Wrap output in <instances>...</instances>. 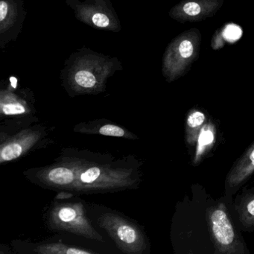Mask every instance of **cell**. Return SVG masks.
Returning a JSON list of instances; mask_svg holds the SVG:
<instances>
[{"label": "cell", "mask_w": 254, "mask_h": 254, "mask_svg": "<svg viewBox=\"0 0 254 254\" xmlns=\"http://www.w3.org/2000/svg\"><path fill=\"white\" fill-rule=\"evenodd\" d=\"M73 130L74 132L83 134L103 135L124 138L130 140L139 139L136 134L129 131L127 129L105 120L79 123L74 127Z\"/></svg>", "instance_id": "13"}, {"label": "cell", "mask_w": 254, "mask_h": 254, "mask_svg": "<svg viewBox=\"0 0 254 254\" xmlns=\"http://www.w3.org/2000/svg\"><path fill=\"white\" fill-rule=\"evenodd\" d=\"M209 236L215 254H249L243 238L235 228L227 206L222 202L207 209Z\"/></svg>", "instance_id": "5"}, {"label": "cell", "mask_w": 254, "mask_h": 254, "mask_svg": "<svg viewBox=\"0 0 254 254\" xmlns=\"http://www.w3.org/2000/svg\"><path fill=\"white\" fill-rule=\"evenodd\" d=\"M26 17L23 0H0V48L17 41Z\"/></svg>", "instance_id": "9"}, {"label": "cell", "mask_w": 254, "mask_h": 254, "mask_svg": "<svg viewBox=\"0 0 254 254\" xmlns=\"http://www.w3.org/2000/svg\"><path fill=\"white\" fill-rule=\"evenodd\" d=\"M32 253L39 254H93L95 251L81 247L68 245L62 242H52L37 245Z\"/></svg>", "instance_id": "16"}, {"label": "cell", "mask_w": 254, "mask_h": 254, "mask_svg": "<svg viewBox=\"0 0 254 254\" xmlns=\"http://www.w3.org/2000/svg\"><path fill=\"white\" fill-rule=\"evenodd\" d=\"M33 93L29 89L17 90L11 84L0 90L1 117H29L35 112Z\"/></svg>", "instance_id": "10"}, {"label": "cell", "mask_w": 254, "mask_h": 254, "mask_svg": "<svg viewBox=\"0 0 254 254\" xmlns=\"http://www.w3.org/2000/svg\"><path fill=\"white\" fill-rule=\"evenodd\" d=\"M47 135V129L40 124L14 130L12 133L1 131L0 163L21 158L42 143Z\"/></svg>", "instance_id": "8"}, {"label": "cell", "mask_w": 254, "mask_h": 254, "mask_svg": "<svg viewBox=\"0 0 254 254\" xmlns=\"http://www.w3.org/2000/svg\"><path fill=\"white\" fill-rule=\"evenodd\" d=\"M223 4L224 0H181L169 14L180 23L202 21L213 17Z\"/></svg>", "instance_id": "11"}, {"label": "cell", "mask_w": 254, "mask_h": 254, "mask_svg": "<svg viewBox=\"0 0 254 254\" xmlns=\"http://www.w3.org/2000/svg\"><path fill=\"white\" fill-rule=\"evenodd\" d=\"M73 195L74 194H72V192H69V191H59L56 199V200H65V199L70 198V197H72Z\"/></svg>", "instance_id": "17"}, {"label": "cell", "mask_w": 254, "mask_h": 254, "mask_svg": "<svg viewBox=\"0 0 254 254\" xmlns=\"http://www.w3.org/2000/svg\"><path fill=\"white\" fill-rule=\"evenodd\" d=\"M97 223L124 254H142L148 251L149 245L145 232L124 215L117 212H105Z\"/></svg>", "instance_id": "6"}, {"label": "cell", "mask_w": 254, "mask_h": 254, "mask_svg": "<svg viewBox=\"0 0 254 254\" xmlns=\"http://www.w3.org/2000/svg\"><path fill=\"white\" fill-rule=\"evenodd\" d=\"M78 21L95 29L118 33L121 22L111 0H65Z\"/></svg>", "instance_id": "7"}, {"label": "cell", "mask_w": 254, "mask_h": 254, "mask_svg": "<svg viewBox=\"0 0 254 254\" xmlns=\"http://www.w3.org/2000/svg\"><path fill=\"white\" fill-rule=\"evenodd\" d=\"M239 221L247 231L254 230V190H249L239 197L236 206Z\"/></svg>", "instance_id": "14"}, {"label": "cell", "mask_w": 254, "mask_h": 254, "mask_svg": "<svg viewBox=\"0 0 254 254\" xmlns=\"http://www.w3.org/2000/svg\"><path fill=\"white\" fill-rule=\"evenodd\" d=\"M31 183L45 190L75 194L136 190L140 184V164L132 156L63 148L51 164L24 171Z\"/></svg>", "instance_id": "1"}, {"label": "cell", "mask_w": 254, "mask_h": 254, "mask_svg": "<svg viewBox=\"0 0 254 254\" xmlns=\"http://www.w3.org/2000/svg\"><path fill=\"white\" fill-rule=\"evenodd\" d=\"M123 69L118 58L84 47L72 53L65 61L60 78L70 97L97 95L105 91L108 78Z\"/></svg>", "instance_id": "2"}, {"label": "cell", "mask_w": 254, "mask_h": 254, "mask_svg": "<svg viewBox=\"0 0 254 254\" xmlns=\"http://www.w3.org/2000/svg\"><path fill=\"white\" fill-rule=\"evenodd\" d=\"M201 34L191 29L174 38L166 48L162 63V73L169 83L173 82L190 71L198 59Z\"/></svg>", "instance_id": "3"}, {"label": "cell", "mask_w": 254, "mask_h": 254, "mask_svg": "<svg viewBox=\"0 0 254 254\" xmlns=\"http://www.w3.org/2000/svg\"><path fill=\"white\" fill-rule=\"evenodd\" d=\"M204 113L197 109H192L187 114L185 125L186 141L193 145L199 138L200 131L206 123Z\"/></svg>", "instance_id": "15"}, {"label": "cell", "mask_w": 254, "mask_h": 254, "mask_svg": "<svg viewBox=\"0 0 254 254\" xmlns=\"http://www.w3.org/2000/svg\"><path fill=\"white\" fill-rule=\"evenodd\" d=\"M254 172V142L234 163L225 181L226 195L232 196L249 180Z\"/></svg>", "instance_id": "12"}, {"label": "cell", "mask_w": 254, "mask_h": 254, "mask_svg": "<svg viewBox=\"0 0 254 254\" xmlns=\"http://www.w3.org/2000/svg\"><path fill=\"white\" fill-rule=\"evenodd\" d=\"M47 224L52 231L66 232L91 240L103 241L81 202H55L47 212Z\"/></svg>", "instance_id": "4"}]
</instances>
